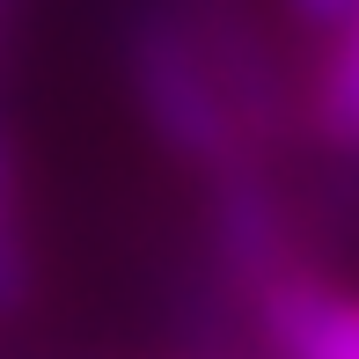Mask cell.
<instances>
[{
  "instance_id": "cell-3",
  "label": "cell",
  "mask_w": 359,
  "mask_h": 359,
  "mask_svg": "<svg viewBox=\"0 0 359 359\" xmlns=\"http://www.w3.org/2000/svg\"><path fill=\"white\" fill-rule=\"evenodd\" d=\"M308 125H316V140L330 154L359 161V22L323 44L316 88H308Z\"/></svg>"
},
{
  "instance_id": "cell-2",
  "label": "cell",
  "mask_w": 359,
  "mask_h": 359,
  "mask_svg": "<svg viewBox=\"0 0 359 359\" xmlns=\"http://www.w3.org/2000/svg\"><path fill=\"white\" fill-rule=\"evenodd\" d=\"M257 323L279 345V359H359V293L301 264L257 286Z\"/></svg>"
},
{
  "instance_id": "cell-1",
  "label": "cell",
  "mask_w": 359,
  "mask_h": 359,
  "mask_svg": "<svg viewBox=\"0 0 359 359\" xmlns=\"http://www.w3.org/2000/svg\"><path fill=\"white\" fill-rule=\"evenodd\" d=\"M125 81L147 118V133L161 140V154H176L184 169L235 176L250 169V118H242L235 88L220 81L213 52L198 44L184 8H147L125 29Z\"/></svg>"
},
{
  "instance_id": "cell-6",
  "label": "cell",
  "mask_w": 359,
  "mask_h": 359,
  "mask_svg": "<svg viewBox=\"0 0 359 359\" xmlns=\"http://www.w3.org/2000/svg\"><path fill=\"white\" fill-rule=\"evenodd\" d=\"M8 198H15V147L0 133V227H8Z\"/></svg>"
},
{
  "instance_id": "cell-4",
  "label": "cell",
  "mask_w": 359,
  "mask_h": 359,
  "mask_svg": "<svg viewBox=\"0 0 359 359\" xmlns=\"http://www.w3.org/2000/svg\"><path fill=\"white\" fill-rule=\"evenodd\" d=\"M279 8L308 29V37H323V44H330V37H345V29L359 22V0H279Z\"/></svg>"
},
{
  "instance_id": "cell-5",
  "label": "cell",
  "mask_w": 359,
  "mask_h": 359,
  "mask_svg": "<svg viewBox=\"0 0 359 359\" xmlns=\"http://www.w3.org/2000/svg\"><path fill=\"white\" fill-rule=\"evenodd\" d=\"M29 301V242L15 235V220L0 227V316H15V308Z\"/></svg>"
}]
</instances>
